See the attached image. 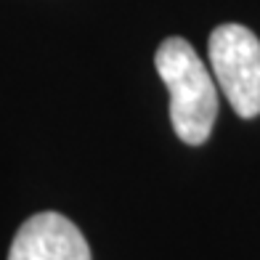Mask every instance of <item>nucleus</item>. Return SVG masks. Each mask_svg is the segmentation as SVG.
<instances>
[{
    "mask_svg": "<svg viewBox=\"0 0 260 260\" xmlns=\"http://www.w3.org/2000/svg\"><path fill=\"white\" fill-rule=\"evenodd\" d=\"M154 64L170 90V122L175 136L188 146L205 144L218 114V88L205 61L197 56L191 43L168 38L157 48Z\"/></svg>",
    "mask_w": 260,
    "mask_h": 260,
    "instance_id": "obj_1",
    "label": "nucleus"
},
{
    "mask_svg": "<svg viewBox=\"0 0 260 260\" xmlns=\"http://www.w3.org/2000/svg\"><path fill=\"white\" fill-rule=\"evenodd\" d=\"M210 64L220 90L242 120L260 114V40L242 24H220L210 35Z\"/></svg>",
    "mask_w": 260,
    "mask_h": 260,
    "instance_id": "obj_2",
    "label": "nucleus"
},
{
    "mask_svg": "<svg viewBox=\"0 0 260 260\" xmlns=\"http://www.w3.org/2000/svg\"><path fill=\"white\" fill-rule=\"evenodd\" d=\"M8 260H90V247L69 218L38 212L16 231Z\"/></svg>",
    "mask_w": 260,
    "mask_h": 260,
    "instance_id": "obj_3",
    "label": "nucleus"
}]
</instances>
